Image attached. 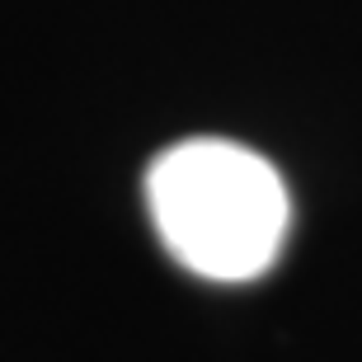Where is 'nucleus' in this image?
Here are the masks:
<instances>
[{"label": "nucleus", "mask_w": 362, "mask_h": 362, "mask_svg": "<svg viewBox=\"0 0 362 362\" xmlns=\"http://www.w3.org/2000/svg\"><path fill=\"white\" fill-rule=\"evenodd\" d=\"M146 207L160 245L207 282L264 278L292 226L282 175L226 136L165 146L146 170Z\"/></svg>", "instance_id": "nucleus-1"}]
</instances>
